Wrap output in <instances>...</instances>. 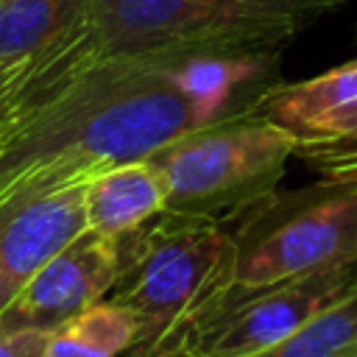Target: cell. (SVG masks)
Segmentation results:
<instances>
[{"label": "cell", "mask_w": 357, "mask_h": 357, "mask_svg": "<svg viewBox=\"0 0 357 357\" xmlns=\"http://www.w3.org/2000/svg\"><path fill=\"white\" fill-rule=\"evenodd\" d=\"M173 64L100 61L42 103L0 148V201L153 156L176 137L218 123L176 84Z\"/></svg>", "instance_id": "1"}, {"label": "cell", "mask_w": 357, "mask_h": 357, "mask_svg": "<svg viewBox=\"0 0 357 357\" xmlns=\"http://www.w3.org/2000/svg\"><path fill=\"white\" fill-rule=\"evenodd\" d=\"M343 0H86L95 61L178 64L195 56H276Z\"/></svg>", "instance_id": "2"}, {"label": "cell", "mask_w": 357, "mask_h": 357, "mask_svg": "<svg viewBox=\"0 0 357 357\" xmlns=\"http://www.w3.org/2000/svg\"><path fill=\"white\" fill-rule=\"evenodd\" d=\"M120 268L106 298L139 321L134 349H151L187 335L234 284L237 243L215 220L156 215L117 240Z\"/></svg>", "instance_id": "3"}, {"label": "cell", "mask_w": 357, "mask_h": 357, "mask_svg": "<svg viewBox=\"0 0 357 357\" xmlns=\"http://www.w3.org/2000/svg\"><path fill=\"white\" fill-rule=\"evenodd\" d=\"M298 137L248 109L192 128L148 156L165 181V212L223 223L268 201Z\"/></svg>", "instance_id": "4"}, {"label": "cell", "mask_w": 357, "mask_h": 357, "mask_svg": "<svg viewBox=\"0 0 357 357\" xmlns=\"http://www.w3.org/2000/svg\"><path fill=\"white\" fill-rule=\"evenodd\" d=\"M234 243L229 296L357 262V178H329L287 204H273L251 218L234 234Z\"/></svg>", "instance_id": "5"}, {"label": "cell", "mask_w": 357, "mask_h": 357, "mask_svg": "<svg viewBox=\"0 0 357 357\" xmlns=\"http://www.w3.org/2000/svg\"><path fill=\"white\" fill-rule=\"evenodd\" d=\"M357 290V262L223 298L187 332L201 357H254Z\"/></svg>", "instance_id": "6"}, {"label": "cell", "mask_w": 357, "mask_h": 357, "mask_svg": "<svg viewBox=\"0 0 357 357\" xmlns=\"http://www.w3.org/2000/svg\"><path fill=\"white\" fill-rule=\"evenodd\" d=\"M117 268V240L92 229L81 231L53 259H47L0 312V329H59L112 293Z\"/></svg>", "instance_id": "7"}, {"label": "cell", "mask_w": 357, "mask_h": 357, "mask_svg": "<svg viewBox=\"0 0 357 357\" xmlns=\"http://www.w3.org/2000/svg\"><path fill=\"white\" fill-rule=\"evenodd\" d=\"M81 231H86V184L28 190L0 201V312Z\"/></svg>", "instance_id": "8"}, {"label": "cell", "mask_w": 357, "mask_h": 357, "mask_svg": "<svg viewBox=\"0 0 357 357\" xmlns=\"http://www.w3.org/2000/svg\"><path fill=\"white\" fill-rule=\"evenodd\" d=\"M254 112L296 134L298 142L357 137V61L301 84L265 89Z\"/></svg>", "instance_id": "9"}, {"label": "cell", "mask_w": 357, "mask_h": 357, "mask_svg": "<svg viewBox=\"0 0 357 357\" xmlns=\"http://www.w3.org/2000/svg\"><path fill=\"white\" fill-rule=\"evenodd\" d=\"M165 181L151 159L112 167L86 184V229L120 240L165 212Z\"/></svg>", "instance_id": "10"}, {"label": "cell", "mask_w": 357, "mask_h": 357, "mask_svg": "<svg viewBox=\"0 0 357 357\" xmlns=\"http://www.w3.org/2000/svg\"><path fill=\"white\" fill-rule=\"evenodd\" d=\"M139 337V321L123 304L103 298L47 335L45 357H123Z\"/></svg>", "instance_id": "11"}, {"label": "cell", "mask_w": 357, "mask_h": 357, "mask_svg": "<svg viewBox=\"0 0 357 357\" xmlns=\"http://www.w3.org/2000/svg\"><path fill=\"white\" fill-rule=\"evenodd\" d=\"M86 0H0V59L33 56L84 20Z\"/></svg>", "instance_id": "12"}, {"label": "cell", "mask_w": 357, "mask_h": 357, "mask_svg": "<svg viewBox=\"0 0 357 357\" xmlns=\"http://www.w3.org/2000/svg\"><path fill=\"white\" fill-rule=\"evenodd\" d=\"M254 357H357V290Z\"/></svg>", "instance_id": "13"}, {"label": "cell", "mask_w": 357, "mask_h": 357, "mask_svg": "<svg viewBox=\"0 0 357 357\" xmlns=\"http://www.w3.org/2000/svg\"><path fill=\"white\" fill-rule=\"evenodd\" d=\"M31 73V56L0 59V148L22 120V89Z\"/></svg>", "instance_id": "14"}, {"label": "cell", "mask_w": 357, "mask_h": 357, "mask_svg": "<svg viewBox=\"0 0 357 357\" xmlns=\"http://www.w3.org/2000/svg\"><path fill=\"white\" fill-rule=\"evenodd\" d=\"M296 153H301L329 178H357V137L298 142Z\"/></svg>", "instance_id": "15"}, {"label": "cell", "mask_w": 357, "mask_h": 357, "mask_svg": "<svg viewBox=\"0 0 357 357\" xmlns=\"http://www.w3.org/2000/svg\"><path fill=\"white\" fill-rule=\"evenodd\" d=\"M47 335L39 329H0V357H45Z\"/></svg>", "instance_id": "16"}, {"label": "cell", "mask_w": 357, "mask_h": 357, "mask_svg": "<svg viewBox=\"0 0 357 357\" xmlns=\"http://www.w3.org/2000/svg\"><path fill=\"white\" fill-rule=\"evenodd\" d=\"M123 357H201L190 349L187 343V335H178L173 340H165L159 346H151V349H128Z\"/></svg>", "instance_id": "17"}]
</instances>
